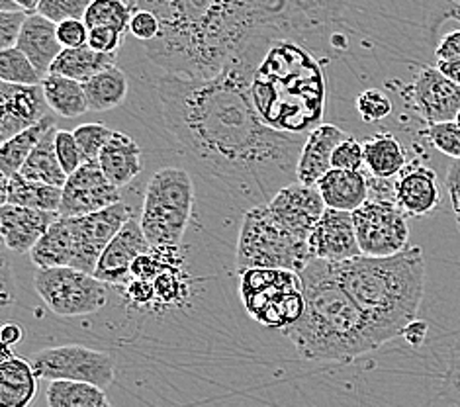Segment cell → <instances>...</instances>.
<instances>
[{
    "instance_id": "6da1fadb",
    "label": "cell",
    "mask_w": 460,
    "mask_h": 407,
    "mask_svg": "<svg viewBox=\"0 0 460 407\" xmlns=\"http://www.w3.org/2000/svg\"><path fill=\"white\" fill-rule=\"evenodd\" d=\"M255 71L257 65L239 63L212 79L163 75L155 83L171 136L249 208L269 204L298 182L296 169L308 139L262 122L249 91Z\"/></svg>"
},
{
    "instance_id": "7a4b0ae2",
    "label": "cell",
    "mask_w": 460,
    "mask_h": 407,
    "mask_svg": "<svg viewBox=\"0 0 460 407\" xmlns=\"http://www.w3.org/2000/svg\"><path fill=\"white\" fill-rule=\"evenodd\" d=\"M161 22L147 58L181 79H212L239 63L257 65L292 30L314 28L296 0H126Z\"/></svg>"
},
{
    "instance_id": "3957f363",
    "label": "cell",
    "mask_w": 460,
    "mask_h": 407,
    "mask_svg": "<svg viewBox=\"0 0 460 407\" xmlns=\"http://www.w3.org/2000/svg\"><path fill=\"white\" fill-rule=\"evenodd\" d=\"M300 279L305 310L282 333L304 360L353 362L382 347L365 312L333 279L330 262L314 259Z\"/></svg>"
},
{
    "instance_id": "277c9868",
    "label": "cell",
    "mask_w": 460,
    "mask_h": 407,
    "mask_svg": "<svg viewBox=\"0 0 460 407\" xmlns=\"http://www.w3.org/2000/svg\"><path fill=\"white\" fill-rule=\"evenodd\" d=\"M333 279L357 302L382 345L402 337L418 319L425 294V257L421 247H408L394 257H365L330 262Z\"/></svg>"
},
{
    "instance_id": "5b68a950",
    "label": "cell",
    "mask_w": 460,
    "mask_h": 407,
    "mask_svg": "<svg viewBox=\"0 0 460 407\" xmlns=\"http://www.w3.org/2000/svg\"><path fill=\"white\" fill-rule=\"evenodd\" d=\"M251 98L259 116L280 134L308 136L322 126L325 81L312 55L290 40H279L251 79Z\"/></svg>"
},
{
    "instance_id": "8992f818",
    "label": "cell",
    "mask_w": 460,
    "mask_h": 407,
    "mask_svg": "<svg viewBox=\"0 0 460 407\" xmlns=\"http://www.w3.org/2000/svg\"><path fill=\"white\" fill-rule=\"evenodd\" d=\"M312 261L308 241L284 227L269 204L249 208L245 212L235 252L239 274L251 269H280L300 274Z\"/></svg>"
},
{
    "instance_id": "52a82bcc",
    "label": "cell",
    "mask_w": 460,
    "mask_h": 407,
    "mask_svg": "<svg viewBox=\"0 0 460 407\" xmlns=\"http://www.w3.org/2000/svg\"><path fill=\"white\" fill-rule=\"evenodd\" d=\"M194 184L189 171L165 167L153 174L139 224L151 247H179L189 227Z\"/></svg>"
},
{
    "instance_id": "ba28073f",
    "label": "cell",
    "mask_w": 460,
    "mask_h": 407,
    "mask_svg": "<svg viewBox=\"0 0 460 407\" xmlns=\"http://www.w3.org/2000/svg\"><path fill=\"white\" fill-rule=\"evenodd\" d=\"M239 277L245 310L262 327L284 332L302 317L305 300L298 272L251 269Z\"/></svg>"
},
{
    "instance_id": "9c48e42d",
    "label": "cell",
    "mask_w": 460,
    "mask_h": 407,
    "mask_svg": "<svg viewBox=\"0 0 460 407\" xmlns=\"http://www.w3.org/2000/svg\"><path fill=\"white\" fill-rule=\"evenodd\" d=\"M34 288L49 310L59 317H83L101 312L108 302L106 284L94 274L71 267L38 269Z\"/></svg>"
},
{
    "instance_id": "30bf717a",
    "label": "cell",
    "mask_w": 460,
    "mask_h": 407,
    "mask_svg": "<svg viewBox=\"0 0 460 407\" xmlns=\"http://www.w3.org/2000/svg\"><path fill=\"white\" fill-rule=\"evenodd\" d=\"M38 378H46L49 382L56 380H73L86 382L106 390L114 382L116 365L114 358L84 345H59L41 349L31 358Z\"/></svg>"
},
{
    "instance_id": "8fae6325",
    "label": "cell",
    "mask_w": 460,
    "mask_h": 407,
    "mask_svg": "<svg viewBox=\"0 0 460 407\" xmlns=\"http://www.w3.org/2000/svg\"><path fill=\"white\" fill-rule=\"evenodd\" d=\"M353 222L365 257H394L408 249V216L396 200H367L353 212Z\"/></svg>"
},
{
    "instance_id": "7c38bea8",
    "label": "cell",
    "mask_w": 460,
    "mask_h": 407,
    "mask_svg": "<svg viewBox=\"0 0 460 407\" xmlns=\"http://www.w3.org/2000/svg\"><path fill=\"white\" fill-rule=\"evenodd\" d=\"M131 217H134L131 208L124 202H118L91 216L69 217L75 243V259L71 269L94 274L102 252Z\"/></svg>"
},
{
    "instance_id": "4fadbf2b",
    "label": "cell",
    "mask_w": 460,
    "mask_h": 407,
    "mask_svg": "<svg viewBox=\"0 0 460 407\" xmlns=\"http://www.w3.org/2000/svg\"><path fill=\"white\" fill-rule=\"evenodd\" d=\"M402 96L411 112L418 114L427 126L455 122L460 112V86L429 65L420 67L413 83L402 91Z\"/></svg>"
},
{
    "instance_id": "5bb4252c",
    "label": "cell",
    "mask_w": 460,
    "mask_h": 407,
    "mask_svg": "<svg viewBox=\"0 0 460 407\" xmlns=\"http://www.w3.org/2000/svg\"><path fill=\"white\" fill-rule=\"evenodd\" d=\"M119 200V189L106 179L98 161L84 163L79 171L69 174L63 186L61 217H83L106 210Z\"/></svg>"
},
{
    "instance_id": "9a60e30c",
    "label": "cell",
    "mask_w": 460,
    "mask_h": 407,
    "mask_svg": "<svg viewBox=\"0 0 460 407\" xmlns=\"http://www.w3.org/2000/svg\"><path fill=\"white\" fill-rule=\"evenodd\" d=\"M269 208L284 227L304 241L310 239L312 231L327 210L320 189L302 182L284 186L269 202Z\"/></svg>"
},
{
    "instance_id": "2e32d148",
    "label": "cell",
    "mask_w": 460,
    "mask_h": 407,
    "mask_svg": "<svg viewBox=\"0 0 460 407\" xmlns=\"http://www.w3.org/2000/svg\"><path fill=\"white\" fill-rule=\"evenodd\" d=\"M43 86L10 84L0 81V141H8L49 116Z\"/></svg>"
},
{
    "instance_id": "e0dca14e",
    "label": "cell",
    "mask_w": 460,
    "mask_h": 407,
    "mask_svg": "<svg viewBox=\"0 0 460 407\" xmlns=\"http://www.w3.org/2000/svg\"><path fill=\"white\" fill-rule=\"evenodd\" d=\"M151 249L139 219L131 217L102 252L94 277L104 284L126 286L131 282V265Z\"/></svg>"
},
{
    "instance_id": "ac0fdd59",
    "label": "cell",
    "mask_w": 460,
    "mask_h": 407,
    "mask_svg": "<svg viewBox=\"0 0 460 407\" xmlns=\"http://www.w3.org/2000/svg\"><path fill=\"white\" fill-rule=\"evenodd\" d=\"M308 245L312 257L325 262H343L363 255L358 247L353 214L332 210V208H327L317 222Z\"/></svg>"
},
{
    "instance_id": "d6986e66",
    "label": "cell",
    "mask_w": 460,
    "mask_h": 407,
    "mask_svg": "<svg viewBox=\"0 0 460 407\" xmlns=\"http://www.w3.org/2000/svg\"><path fill=\"white\" fill-rule=\"evenodd\" d=\"M394 200L408 217H423L441 204V186L437 173L421 161H410L394 181Z\"/></svg>"
},
{
    "instance_id": "ffe728a7",
    "label": "cell",
    "mask_w": 460,
    "mask_h": 407,
    "mask_svg": "<svg viewBox=\"0 0 460 407\" xmlns=\"http://www.w3.org/2000/svg\"><path fill=\"white\" fill-rule=\"evenodd\" d=\"M59 217V214L34 210V208L4 204L0 208V234L4 245L18 252H30L38 241L48 234V229Z\"/></svg>"
},
{
    "instance_id": "44dd1931",
    "label": "cell",
    "mask_w": 460,
    "mask_h": 407,
    "mask_svg": "<svg viewBox=\"0 0 460 407\" xmlns=\"http://www.w3.org/2000/svg\"><path fill=\"white\" fill-rule=\"evenodd\" d=\"M349 136L341 128L335 124H322L308 134V139L304 143L302 155L296 169V179L302 184L317 186L327 173H330L333 153L341 141Z\"/></svg>"
},
{
    "instance_id": "7402d4cb",
    "label": "cell",
    "mask_w": 460,
    "mask_h": 407,
    "mask_svg": "<svg viewBox=\"0 0 460 407\" xmlns=\"http://www.w3.org/2000/svg\"><path fill=\"white\" fill-rule=\"evenodd\" d=\"M16 48L26 55L30 63L43 76H48L51 65L56 63L63 51V46L58 38V24L38 13L30 14L24 22V28L20 31Z\"/></svg>"
},
{
    "instance_id": "603a6c76",
    "label": "cell",
    "mask_w": 460,
    "mask_h": 407,
    "mask_svg": "<svg viewBox=\"0 0 460 407\" xmlns=\"http://www.w3.org/2000/svg\"><path fill=\"white\" fill-rule=\"evenodd\" d=\"M38 394V374L31 362L3 345L0 362V407H30Z\"/></svg>"
},
{
    "instance_id": "cb8c5ba5",
    "label": "cell",
    "mask_w": 460,
    "mask_h": 407,
    "mask_svg": "<svg viewBox=\"0 0 460 407\" xmlns=\"http://www.w3.org/2000/svg\"><path fill=\"white\" fill-rule=\"evenodd\" d=\"M317 189L327 208L332 210L350 212L358 210L368 200V177L360 171L332 169L317 182Z\"/></svg>"
},
{
    "instance_id": "d4e9b609",
    "label": "cell",
    "mask_w": 460,
    "mask_h": 407,
    "mask_svg": "<svg viewBox=\"0 0 460 407\" xmlns=\"http://www.w3.org/2000/svg\"><path fill=\"white\" fill-rule=\"evenodd\" d=\"M98 164L116 189H124L144 169L141 147L122 131H114V136L98 157Z\"/></svg>"
},
{
    "instance_id": "484cf974",
    "label": "cell",
    "mask_w": 460,
    "mask_h": 407,
    "mask_svg": "<svg viewBox=\"0 0 460 407\" xmlns=\"http://www.w3.org/2000/svg\"><path fill=\"white\" fill-rule=\"evenodd\" d=\"M365 149V167L370 177L382 181H396L402 171L408 167V155L396 136L382 131V134L370 136L363 141Z\"/></svg>"
},
{
    "instance_id": "4316f807",
    "label": "cell",
    "mask_w": 460,
    "mask_h": 407,
    "mask_svg": "<svg viewBox=\"0 0 460 407\" xmlns=\"http://www.w3.org/2000/svg\"><path fill=\"white\" fill-rule=\"evenodd\" d=\"M61 198H63V189L28 181L22 177L20 173L10 179L3 177V196H0L3 206L13 204V206L34 208V210H41V212L59 214Z\"/></svg>"
},
{
    "instance_id": "83f0119b",
    "label": "cell",
    "mask_w": 460,
    "mask_h": 407,
    "mask_svg": "<svg viewBox=\"0 0 460 407\" xmlns=\"http://www.w3.org/2000/svg\"><path fill=\"white\" fill-rule=\"evenodd\" d=\"M30 259L38 269L71 267L75 259L71 219L59 216L48 229V234L30 251Z\"/></svg>"
},
{
    "instance_id": "f1b7e54d",
    "label": "cell",
    "mask_w": 460,
    "mask_h": 407,
    "mask_svg": "<svg viewBox=\"0 0 460 407\" xmlns=\"http://www.w3.org/2000/svg\"><path fill=\"white\" fill-rule=\"evenodd\" d=\"M116 67V55L98 53L93 48H76V49H63L56 63L51 65V75H61L73 79L76 83H89L93 76L106 69Z\"/></svg>"
},
{
    "instance_id": "f546056e",
    "label": "cell",
    "mask_w": 460,
    "mask_h": 407,
    "mask_svg": "<svg viewBox=\"0 0 460 407\" xmlns=\"http://www.w3.org/2000/svg\"><path fill=\"white\" fill-rule=\"evenodd\" d=\"M56 136H58V128H51L49 134L38 143V147L31 151V155L28 157L24 167H22V171H20L22 177L28 181H34V182L63 189L69 177L65 174L61 163H59V157H58Z\"/></svg>"
},
{
    "instance_id": "4dcf8cb0",
    "label": "cell",
    "mask_w": 460,
    "mask_h": 407,
    "mask_svg": "<svg viewBox=\"0 0 460 407\" xmlns=\"http://www.w3.org/2000/svg\"><path fill=\"white\" fill-rule=\"evenodd\" d=\"M51 128H56V116L49 114L40 124L28 128L26 131L3 143V147H0V173H3V177L10 179L22 171L31 151L49 134Z\"/></svg>"
},
{
    "instance_id": "1f68e13d",
    "label": "cell",
    "mask_w": 460,
    "mask_h": 407,
    "mask_svg": "<svg viewBox=\"0 0 460 407\" xmlns=\"http://www.w3.org/2000/svg\"><path fill=\"white\" fill-rule=\"evenodd\" d=\"M41 86L53 114H58L61 118H79L86 112H91L83 83L49 73L46 79H43Z\"/></svg>"
},
{
    "instance_id": "d6a6232c",
    "label": "cell",
    "mask_w": 460,
    "mask_h": 407,
    "mask_svg": "<svg viewBox=\"0 0 460 407\" xmlns=\"http://www.w3.org/2000/svg\"><path fill=\"white\" fill-rule=\"evenodd\" d=\"M83 86L91 112H108V110H114L128 96V76L118 67L98 73Z\"/></svg>"
},
{
    "instance_id": "836d02e7",
    "label": "cell",
    "mask_w": 460,
    "mask_h": 407,
    "mask_svg": "<svg viewBox=\"0 0 460 407\" xmlns=\"http://www.w3.org/2000/svg\"><path fill=\"white\" fill-rule=\"evenodd\" d=\"M46 400L49 407H106V390L86 382L56 380L49 382Z\"/></svg>"
},
{
    "instance_id": "e575fe53",
    "label": "cell",
    "mask_w": 460,
    "mask_h": 407,
    "mask_svg": "<svg viewBox=\"0 0 460 407\" xmlns=\"http://www.w3.org/2000/svg\"><path fill=\"white\" fill-rule=\"evenodd\" d=\"M131 10L126 0H94L84 14V24L89 30L98 26H108L118 31H129Z\"/></svg>"
},
{
    "instance_id": "d590c367",
    "label": "cell",
    "mask_w": 460,
    "mask_h": 407,
    "mask_svg": "<svg viewBox=\"0 0 460 407\" xmlns=\"http://www.w3.org/2000/svg\"><path fill=\"white\" fill-rule=\"evenodd\" d=\"M43 76L18 48L0 51V81L10 84H41Z\"/></svg>"
},
{
    "instance_id": "8d00e7d4",
    "label": "cell",
    "mask_w": 460,
    "mask_h": 407,
    "mask_svg": "<svg viewBox=\"0 0 460 407\" xmlns=\"http://www.w3.org/2000/svg\"><path fill=\"white\" fill-rule=\"evenodd\" d=\"M73 136H75L76 143H79V149L83 153L84 163H94V161H98V157H101L102 149L114 136V131L104 124L94 122V124L76 126Z\"/></svg>"
},
{
    "instance_id": "74e56055",
    "label": "cell",
    "mask_w": 460,
    "mask_h": 407,
    "mask_svg": "<svg viewBox=\"0 0 460 407\" xmlns=\"http://www.w3.org/2000/svg\"><path fill=\"white\" fill-rule=\"evenodd\" d=\"M350 0H296L300 13L312 26H327L345 16Z\"/></svg>"
},
{
    "instance_id": "f35d334b",
    "label": "cell",
    "mask_w": 460,
    "mask_h": 407,
    "mask_svg": "<svg viewBox=\"0 0 460 407\" xmlns=\"http://www.w3.org/2000/svg\"><path fill=\"white\" fill-rule=\"evenodd\" d=\"M423 136L443 155L451 157L453 161L460 159V128L456 122L429 124L423 129Z\"/></svg>"
},
{
    "instance_id": "ab89813d",
    "label": "cell",
    "mask_w": 460,
    "mask_h": 407,
    "mask_svg": "<svg viewBox=\"0 0 460 407\" xmlns=\"http://www.w3.org/2000/svg\"><path fill=\"white\" fill-rule=\"evenodd\" d=\"M94 0H40L38 14L61 24L65 20H84Z\"/></svg>"
},
{
    "instance_id": "60d3db41",
    "label": "cell",
    "mask_w": 460,
    "mask_h": 407,
    "mask_svg": "<svg viewBox=\"0 0 460 407\" xmlns=\"http://www.w3.org/2000/svg\"><path fill=\"white\" fill-rule=\"evenodd\" d=\"M357 110L367 124H375L392 114V101L380 89H368L357 96Z\"/></svg>"
},
{
    "instance_id": "b9f144b4",
    "label": "cell",
    "mask_w": 460,
    "mask_h": 407,
    "mask_svg": "<svg viewBox=\"0 0 460 407\" xmlns=\"http://www.w3.org/2000/svg\"><path fill=\"white\" fill-rule=\"evenodd\" d=\"M56 149H58V157L61 167L65 171V174H73L75 171H79L84 159H83V153L79 149V143H76L73 131H65V129H58V136H56Z\"/></svg>"
},
{
    "instance_id": "7bdbcfd3",
    "label": "cell",
    "mask_w": 460,
    "mask_h": 407,
    "mask_svg": "<svg viewBox=\"0 0 460 407\" xmlns=\"http://www.w3.org/2000/svg\"><path fill=\"white\" fill-rule=\"evenodd\" d=\"M365 164V149L363 143L349 136L345 141L337 146L333 153L332 167L339 171H360Z\"/></svg>"
},
{
    "instance_id": "ee69618b",
    "label": "cell",
    "mask_w": 460,
    "mask_h": 407,
    "mask_svg": "<svg viewBox=\"0 0 460 407\" xmlns=\"http://www.w3.org/2000/svg\"><path fill=\"white\" fill-rule=\"evenodd\" d=\"M445 390H447V398L451 400L456 407H460V333L456 335L455 343L448 347Z\"/></svg>"
},
{
    "instance_id": "f6af8a7d",
    "label": "cell",
    "mask_w": 460,
    "mask_h": 407,
    "mask_svg": "<svg viewBox=\"0 0 460 407\" xmlns=\"http://www.w3.org/2000/svg\"><path fill=\"white\" fill-rule=\"evenodd\" d=\"M129 34L136 40L144 41V46L153 40H157L161 34L159 18L149 13V10H134L129 20Z\"/></svg>"
},
{
    "instance_id": "bcb514c9",
    "label": "cell",
    "mask_w": 460,
    "mask_h": 407,
    "mask_svg": "<svg viewBox=\"0 0 460 407\" xmlns=\"http://www.w3.org/2000/svg\"><path fill=\"white\" fill-rule=\"evenodd\" d=\"M30 14L24 10L18 13H0V51L16 48L20 31L24 28V22Z\"/></svg>"
},
{
    "instance_id": "7dc6e473",
    "label": "cell",
    "mask_w": 460,
    "mask_h": 407,
    "mask_svg": "<svg viewBox=\"0 0 460 407\" xmlns=\"http://www.w3.org/2000/svg\"><path fill=\"white\" fill-rule=\"evenodd\" d=\"M58 38L63 49H76L89 46V28L84 20H65L58 24Z\"/></svg>"
},
{
    "instance_id": "c3c4849f",
    "label": "cell",
    "mask_w": 460,
    "mask_h": 407,
    "mask_svg": "<svg viewBox=\"0 0 460 407\" xmlns=\"http://www.w3.org/2000/svg\"><path fill=\"white\" fill-rule=\"evenodd\" d=\"M122 31L108 26H98L89 30V48H93L98 53H108L116 55L119 49V43H122Z\"/></svg>"
},
{
    "instance_id": "681fc988",
    "label": "cell",
    "mask_w": 460,
    "mask_h": 407,
    "mask_svg": "<svg viewBox=\"0 0 460 407\" xmlns=\"http://www.w3.org/2000/svg\"><path fill=\"white\" fill-rule=\"evenodd\" d=\"M126 298L139 307H149L157 304L155 284L146 280H131L126 288Z\"/></svg>"
},
{
    "instance_id": "f907efd6",
    "label": "cell",
    "mask_w": 460,
    "mask_h": 407,
    "mask_svg": "<svg viewBox=\"0 0 460 407\" xmlns=\"http://www.w3.org/2000/svg\"><path fill=\"white\" fill-rule=\"evenodd\" d=\"M435 59L437 63L460 59V30L448 31V34L441 38V41L435 48Z\"/></svg>"
},
{
    "instance_id": "816d5d0a",
    "label": "cell",
    "mask_w": 460,
    "mask_h": 407,
    "mask_svg": "<svg viewBox=\"0 0 460 407\" xmlns=\"http://www.w3.org/2000/svg\"><path fill=\"white\" fill-rule=\"evenodd\" d=\"M427 332H429V325H427V322H423V319H413V322L403 329L402 337L408 341V345L418 349L425 343Z\"/></svg>"
},
{
    "instance_id": "f5cc1de1",
    "label": "cell",
    "mask_w": 460,
    "mask_h": 407,
    "mask_svg": "<svg viewBox=\"0 0 460 407\" xmlns=\"http://www.w3.org/2000/svg\"><path fill=\"white\" fill-rule=\"evenodd\" d=\"M447 190L451 198H460V159H455L447 169Z\"/></svg>"
},
{
    "instance_id": "db71d44e",
    "label": "cell",
    "mask_w": 460,
    "mask_h": 407,
    "mask_svg": "<svg viewBox=\"0 0 460 407\" xmlns=\"http://www.w3.org/2000/svg\"><path fill=\"white\" fill-rule=\"evenodd\" d=\"M24 333H22V327L16 323H4L3 329H0V339H3V345L13 347L18 345Z\"/></svg>"
},
{
    "instance_id": "11a10c76",
    "label": "cell",
    "mask_w": 460,
    "mask_h": 407,
    "mask_svg": "<svg viewBox=\"0 0 460 407\" xmlns=\"http://www.w3.org/2000/svg\"><path fill=\"white\" fill-rule=\"evenodd\" d=\"M437 69H439L448 81H453L455 84L460 86V59L455 61H441L435 65Z\"/></svg>"
},
{
    "instance_id": "9f6ffc18",
    "label": "cell",
    "mask_w": 460,
    "mask_h": 407,
    "mask_svg": "<svg viewBox=\"0 0 460 407\" xmlns=\"http://www.w3.org/2000/svg\"><path fill=\"white\" fill-rule=\"evenodd\" d=\"M14 3L20 10H24L28 14L38 13V6H40V0H14Z\"/></svg>"
},
{
    "instance_id": "6f0895ef",
    "label": "cell",
    "mask_w": 460,
    "mask_h": 407,
    "mask_svg": "<svg viewBox=\"0 0 460 407\" xmlns=\"http://www.w3.org/2000/svg\"><path fill=\"white\" fill-rule=\"evenodd\" d=\"M451 204H453L455 222H456V229H458V235H460V198H451Z\"/></svg>"
},
{
    "instance_id": "680465c9",
    "label": "cell",
    "mask_w": 460,
    "mask_h": 407,
    "mask_svg": "<svg viewBox=\"0 0 460 407\" xmlns=\"http://www.w3.org/2000/svg\"><path fill=\"white\" fill-rule=\"evenodd\" d=\"M455 122H456V126L460 128V112H458V116H456V119H455Z\"/></svg>"
},
{
    "instance_id": "91938a15",
    "label": "cell",
    "mask_w": 460,
    "mask_h": 407,
    "mask_svg": "<svg viewBox=\"0 0 460 407\" xmlns=\"http://www.w3.org/2000/svg\"><path fill=\"white\" fill-rule=\"evenodd\" d=\"M106 407H114V405H112V403H108V405H106Z\"/></svg>"
}]
</instances>
